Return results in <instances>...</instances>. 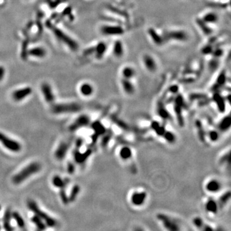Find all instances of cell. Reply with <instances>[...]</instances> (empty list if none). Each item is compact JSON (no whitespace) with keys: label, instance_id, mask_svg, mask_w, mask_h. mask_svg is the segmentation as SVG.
Instances as JSON below:
<instances>
[{"label":"cell","instance_id":"cell-1","mask_svg":"<svg viewBox=\"0 0 231 231\" xmlns=\"http://www.w3.org/2000/svg\"><path fill=\"white\" fill-rule=\"evenodd\" d=\"M41 166L39 162H33L30 163L13 177V183L16 185L21 184L33 174L38 173L41 170Z\"/></svg>","mask_w":231,"mask_h":231},{"label":"cell","instance_id":"cell-2","mask_svg":"<svg viewBox=\"0 0 231 231\" xmlns=\"http://www.w3.org/2000/svg\"><path fill=\"white\" fill-rule=\"evenodd\" d=\"M46 26L48 28L53 32V34L55 35L56 37L58 39V41H60L62 43H64L68 46L70 49L76 51L78 49V44L75 40L66 35L65 33H64L63 31L56 27L54 24H52L50 21H48L46 22Z\"/></svg>","mask_w":231,"mask_h":231},{"label":"cell","instance_id":"cell-3","mask_svg":"<svg viewBox=\"0 0 231 231\" xmlns=\"http://www.w3.org/2000/svg\"><path fill=\"white\" fill-rule=\"evenodd\" d=\"M27 207L32 213H34L35 215L37 216L39 218H40L42 220L44 221L47 226L54 227L57 225V221L52 217L50 216L48 214L42 211L39 207L37 204L32 200H30L27 202Z\"/></svg>","mask_w":231,"mask_h":231},{"label":"cell","instance_id":"cell-4","mask_svg":"<svg viewBox=\"0 0 231 231\" xmlns=\"http://www.w3.org/2000/svg\"><path fill=\"white\" fill-rule=\"evenodd\" d=\"M82 107L78 103H63L55 104L53 105L52 111L55 114H64V113H72L80 111Z\"/></svg>","mask_w":231,"mask_h":231},{"label":"cell","instance_id":"cell-5","mask_svg":"<svg viewBox=\"0 0 231 231\" xmlns=\"http://www.w3.org/2000/svg\"><path fill=\"white\" fill-rule=\"evenodd\" d=\"M0 143L7 150L12 152H19L21 150V145L20 143L15 140L10 139L2 132H0Z\"/></svg>","mask_w":231,"mask_h":231},{"label":"cell","instance_id":"cell-6","mask_svg":"<svg viewBox=\"0 0 231 231\" xmlns=\"http://www.w3.org/2000/svg\"><path fill=\"white\" fill-rule=\"evenodd\" d=\"M164 40H174L179 42L186 41L189 35L184 30H171L164 33Z\"/></svg>","mask_w":231,"mask_h":231},{"label":"cell","instance_id":"cell-7","mask_svg":"<svg viewBox=\"0 0 231 231\" xmlns=\"http://www.w3.org/2000/svg\"><path fill=\"white\" fill-rule=\"evenodd\" d=\"M100 32L104 35L119 36L125 33V29L120 25L106 24L101 27Z\"/></svg>","mask_w":231,"mask_h":231},{"label":"cell","instance_id":"cell-8","mask_svg":"<svg viewBox=\"0 0 231 231\" xmlns=\"http://www.w3.org/2000/svg\"><path fill=\"white\" fill-rule=\"evenodd\" d=\"M107 50V46L106 43H104V42H100L94 47L87 49L84 52V54L86 55H89L94 53L96 58L97 59H101L103 57L104 55L105 54Z\"/></svg>","mask_w":231,"mask_h":231},{"label":"cell","instance_id":"cell-9","mask_svg":"<svg viewBox=\"0 0 231 231\" xmlns=\"http://www.w3.org/2000/svg\"><path fill=\"white\" fill-rule=\"evenodd\" d=\"M90 123V118L86 115H81L69 126L70 131L74 132L81 127L88 125Z\"/></svg>","mask_w":231,"mask_h":231},{"label":"cell","instance_id":"cell-10","mask_svg":"<svg viewBox=\"0 0 231 231\" xmlns=\"http://www.w3.org/2000/svg\"><path fill=\"white\" fill-rule=\"evenodd\" d=\"M143 63L146 70L150 72H155L157 69V64L152 55L145 54L143 57Z\"/></svg>","mask_w":231,"mask_h":231},{"label":"cell","instance_id":"cell-11","mask_svg":"<svg viewBox=\"0 0 231 231\" xmlns=\"http://www.w3.org/2000/svg\"><path fill=\"white\" fill-rule=\"evenodd\" d=\"M32 89L30 87H26L22 89H19L14 91L12 93V98L15 101H19L24 100L25 98L29 96L32 94Z\"/></svg>","mask_w":231,"mask_h":231},{"label":"cell","instance_id":"cell-12","mask_svg":"<svg viewBox=\"0 0 231 231\" xmlns=\"http://www.w3.org/2000/svg\"><path fill=\"white\" fill-rule=\"evenodd\" d=\"M41 90L44 99L48 103H54L55 96L53 94L52 89L48 83H44L41 86Z\"/></svg>","mask_w":231,"mask_h":231},{"label":"cell","instance_id":"cell-13","mask_svg":"<svg viewBox=\"0 0 231 231\" xmlns=\"http://www.w3.org/2000/svg\"><path fill=\"white\" fill-rule=\"evenodd\" d=\"M91 154L92 150H91V149H88L84 153H81L79 151V149L76 148L74 152H73V156H74V159L76 162L80 164L85 162L88 159V157L91 156Z\"/></svg>","mask_w":231,"mask_h":231},{"label":"cell","instance_id":"cell-14","mask_svg":"<svg viewBox=\"0 0 231 231\" xmlns=\"http://www.w3.org/2000/svg\"><path fill=\"white\" fill-rule=\"evenodd\" d=\"M69 147L68 143L66 142H62L55 152V158L58 160H63L66 156Z\"/></svg>","mask_w":231,"mask_h":231},{"label":"cell","instance_id":"cell-15","mask_svg":"<svg viewBox=\"0 0 231 231\" xmlns=\"http://www.w3.org/2000/svg\"><path fill=\"white\" fill-rule=\"evenodd\" d=\"M112 53L116 58H122L125 53V48L122 41L117 40L114 42L112 48Z\"/></svg>","mask_w":231,"mask_h":231},{"label":"cell","instance_id":"cell-16","mask_svg":"<svg viewBox=\"0 0 231 231\" xmlns=\"http://www.w3.org/2000/svg\"><path fill=\"white\" fill-rule=\"evenodd\" d=\"M148 33L149 35H150L152 41H153L156 45H159L160 46V45L164 44V43L165 42L164 37L162 35H160L156 30L151 28V29H148Z\"/></svg>","mask_w":231,"mask_h":231},{"label":"cell","instance_id":"cell-17","mask_svg":"<svg viewBox=\"0 0 231 231\" xmlns=\"http://www.w3.org/2000/svg\"><path fill=\"white\" fill-rule=\"evenodd\" d=\"M157 217L162 222L164 227L167 228L168 229L171 230H177L179 229L177 225L166 216L163 215H158Z\"/></svg>","mask_w":231,"mask_h":231},{"label":"cell","instance_id":"cell-18","mask_svg":"<svg viewBox=\"0 0 231 231\" xmlns=\"http://www.w3.org/2000/svg\"><path fill=\"white\" fill-rule=\"evenodd\" d=\"M121 84L123 87V89L124 90L126 94H134L135 91V87L134 84H132L131 80L126 79V78H122L121 80Z\"/></svg>","mask_w":231,"mask_h":231},{"label":"cell","instance_id":"cell-19","mask_svg":"<svg viewBox=\"0 0 231 231\" xmlns=\"http://www.w3.org/2000/svg\"><path fill=\"white\" fill-rule=\"evenodd\" d=\"M12 217V211L10 209H7L4 213L3 218V224L4 229L7 231H11L14 230V228L10 225V219Z\"/></svg>","mask_w":231,"mask_h":231},{"label":"cell","instance_id":"cell-20","mask_svg":"<svg viewBox=\"0 0 231 231\" xmlns=\"http://www.w3.org/2000/svg\"><path fill=\"white\" fill-rule=\"evenodd\" d=\"M146 197V194L145 192L134 193L131 197L132 204L135 205H141L144 203Z\"/></svg>","mask_w":231,"mask_h":231},{"label":"cell","instance_id":"cell-21","mask_svg":"<svg viewBox=\"0 0 231 231\" xmlns=\"http://www.w3.org/2000/svg\"><path fill=\"white\" fill-rule=\"evenodd\" d=\"M136 74V71L133 67L127 66H125L122 70V75L123 78L131 80Z\"/></svg>","mask_w":231,"mask_h":231},{"label":"cell","instance_id":"cell-22","mask_svg":"<svg viewBox=\"0 0 231 231\" xmlns=\"http://www.w3.org/2000/svg\"><path fill=\"white\" fill-rule=\"evenodd\" d=\"M69 182V179H63L60 177L58 175H56L53 177L52 179V183L55 187L57 188H64Z\"/></svg>","mask_w":231,"mask_h":231},{"label":"cell","instance_id":"cell-23","mask_svg":"<svg viewBox=\"0 0 231 231\" xmlns=\"http://www.w3.org/2000/svg\"><path fill=\"white\" fill-rule=\"evenodd\" d=\"M202 19L207 24H215L218 21V16L215 12H208Z\"/></svg>","mask_w":231,"mask_h":231},{"label":"cell","instance_id":"cell-24","mask_svg":"<svg viewBox=\"0 0 231 231\" xmlns=\"http://www.w3.org/2000/svg\"><path fill=\"white\" fill-rule=\"evenodd\" d=\"M91 127L92 130L94 131V134H97L98 136L104 134L106 132L105 126L99 121H96V122L92 123L91 125Z\"/></svg>","mask_w":231,"mask_h":231},{"label":"cell","instance_id":"cell-25","mask_svg":"<svg viewBox=\"0 0 231 231\" xmlns=\"http://www.w3.org/2000/svg\"><path fill=\"white\" fill-rule=\"evenodd\" d=\"M31 221L33 224H34L36 227L37 228L38 230H44L46 229V225L44 223V221L42 220V219L39 218L37 216L34 215L31 218Z\"/></svg>","mask_w":231,"mask_h":231},{"label":"cell","instance_id":"cell-26","mask_svg":"<svg viewBox=\"0 0 231 231\" xmlns=\"http://www.w3.org/2000/svg\"><path fill=\"white\" fill-rule=\"evenodd\" d=\"M80 91L82 94H83L85 96H89L93 93V87L88 83L83 84L80 86Z\"/></svg>","mask_w":231,"mask_h":231},{"label":"cell","instance_id":"cell-27","mask_svg":"<svg viewBox=\"0 0 231 231\" xmlns=\"http://www.w3.org/2000/svg\"><path fill=\"white\" fill-rule=\"evenodd\" d=\"M28 53L35 57L43 58L46 55V52L43 48H35L30 50Z\"/></svg>","mask_w":231,"mask_h":231},{"label":"cell","instance_id":"cell-28","mask_svg":"<svg viewBox=\"0 0 231 231\" xmlns=\"http://www.w3.org/2000/svg\"><path fill=\"white\" fill-rule=\"evenodd\" d=\"M196 22H197V24L198 25L200 29L202 30V32L204 33V34L209 35L213 32L212 29H211V28L208 26V24H207L206 22H205L202 19H197Z\"/></svg>","mask_w":231,"mask_h":231},{"label":"cell","instance_id":"cell-29","mask_svg":"<svg viewBox=\"0 0 231 231\" xmlns=\"http://www.w3.org/2000/svg\"><path fill=\"white\" fill-rule=\"evenodd\" d=\"M213 99L216 103L217 105H218L219 111L221 112H224L225 110V103L223 98L220 96L219 94L216 93L214 95Z\"/></svg>","mask_w":231,"mask_h":231},{"label":"cell","instance_id":"cell-30","mask_svg":"<svg viewBox=\"0 0 231 231\" xmlns=\"http://www.w3.org/2000/svg\"><path fill=\"white\" fill-rule=\"evenodd\" d=\"M220 184L218 181H215V180L208 182L206 185V189L210 192H216L220 189Z\"/></svg>","mask_w":231,"mask_h":231},{"label":"cell","instance_id":"cell-31","mask_svg":"<svg viewBox=\"0 0 231 231\" xmlns=\"http://www.w3.org/2000/svg\"><path fill=\"white\" fill-rule=\"evenodd\" d=\"M12 216L13 217V218L15 219V221H16L17 224H18V227L19 228H21V229H23L25 227V222L24 219L22 218V217L21 216L20 214L18 212L14 211V212L12 213Z\"/></svg>","mask_w":231,"mask_h":231},{"label":"cell","instance_id":"cell-32","mask_svg":"<svg viewBox=\"0 0 231 231\" xmlns=\"http://www.w3.org/2000/svg\"><path fill=\"white\" fill-rule=\"evenodd\" d=\"M80 188L79 185L77 184L75 185L72 188V190L71 191V192H70V195L68 196L69 202H73L75 200L77 197L78 195V194L80 193Z\"/></svg>","mask_w":231,"mask_h":231},{"label":"cell","instance_id":"cell-33","mask_svg":"<svg viewBox=\"0 0 231 231\" xmlns=\"http://www.w3.org/2000/svg\"><path fill=\"white\" fill-rule=\"evenodd\" d=\"M218 207V204H217V203L213 199L209 200L207 202L206 205H205V208H206L207 211L213 213H216L217 212Z\"/></svg>","mask_w":231,"mask_h":231},{"label":"cell","instance_id":"cell-34","mask_svg":"<svg viewBox=\"0 0 231 231\" xmlns=\"http://www.w3.org/2000/svg\"><path fill=\"white\" fill-rule=\"evenodd\" d=\"M230 123H231L230 118L229 116L225 117L221 121L220 123H219V128L222 131L226 130L230 128Z\"/></svg>","mask_w":231,"mask_h":231},{"label":"cell","instance_id":"cell-35","mask_svg":"<svg viewBox=\"0 0 231 231\" xmlns=\"http://www.w3.org/2000/svg\"><path fill=\"white\" fill-rule=\"evenodd\" d=\"M230 198V191H228V192L224 194V195L219 198L218 203V206L219 208L223 207L224 205L227 204V202L229 200Z\"/></svg>","mask_w":231,"mask_h":231},{"label":"cell","instance_id":"cell-36","mask_svg":"<svg viewBox=\"0 0 231 231\" xmlns=\"http://www.w3.org/2000/svg\"><path fill=\"white\" fill-rule=\"evenodd\" d=\"M120 156L124 160H127L132 157V151L128 147H123L120 151Z\"/></svg>","mask_w":231,"mask_h":231},{"label":"cell","instance_id":"cell-37","mask_svg":"<svg viewBox=\"0 0 231 231\" xmlns=\"http://www.w3.org/2000/svg\"><path fill=\"white\" fill-rule=\"evenodd\" d=\"M158 112L159 114L160 115V116L163 119H169V118L170 117V116L167 110L165 109L164 105H162L160 103H159Z\"/></svg>","mask_w":231,"mask_h":231},{"label":"cell","instance_id":"cell-38","mask_svg":"<svg viewBox=\"0 0 231 231\" xmlns=\"http://www.w3.org/2000/svg\"><path fill=\"white\" fill-rule=\"evenodd\" d=\"M196 126L198 129V136L200 137V139L202 141H204L205 140V134H204V129H203V126L201 122L200 121H196Z\"/></svg>","mask_w":231,"mask_h":231},{"label":"cell","instance_id":"cell-39","mask_svg":"<svg viewBox=\"0 0 231 231\" xmlns=\"http://www.w3.org/2000/svg\"><path fill=\"white\" fill-rule=\"evenodd\" d=\"M59 195H60V197L61 198L62 202H63L64 204L67 205L69 204V197L67 195L66 191L64 190V188H61L60 190V193H59Z\"/></svg>","mask_w":231,"mask_h":231},{"label":"cell","instance_id":"cell-40","mask_svg":"<svg viewBox=\"0 0 231 231\" xmlns=\"http://www.w3.org/2000/svg\"><path fill=\"white\" fill-rule=\"evenodd\" d=\"M163 136H164L165 139L169 143H173L175 141V135L170 132L165 131L164 134H163Z\"/></svg>","mask_w":231,"mask_h":231},{"label":"cell","instance_id":"cell-41","mask_svg":"<svg viewBox=\"0 0 231 231\" xmlns=\"http://www.w3.org/2000/svg\"><path fill=\"white\" fill-rule=\"evenodd\" d=\"M111 133H108L105 134V136H103L102 140H101V145L103 146H105L107 145L108 144L109 141L111 139Z\"/></svg>","mask_w":231,"mask_h":231},{"label":"cell","instance_id":"cell-42","mask_svg":"<svg viewBox=\"0 0 231 231\" xmlns=\"http://www.w3.org/2000/svg\"><path fill=\"white\" fill-rule=\"evenodd\" d=\"M193 223L196 225V227L198 228H202L204 226V223H203V221L201 218H196L193 219Z\"/></svg>","mask_w":231,"mask_h":231},{"label":"cell","instance_id":"cell-43","mask_svg":"<svg viewBox=\"0 0 231 231\" xmlns=\"http://www.w3.org/2000/svg\"><path fill=\"white\" fill-rule=\"evenodd\" d=\"M67 171L68 173L69 174H73L74 173L75 171V166L73 164V163L72 162H68L67 166Z\"/></svg>","mask_w":231,"mask_h":231},{"label":"cell","instance_id":"cell-44","mask_svg":"<svg viewBox=\"0 0 231 231\" xmlns=\"http://www.w3.org/2000/svg\"><path fill=\"white\" fill-rule=\"evenodd\" d=\"M209 137L213 141H215L218 139V134L216 131H211L209 132Z\"/></svg>","mask_w":231,"mask_h":231},{"label":"cell","instance_id":"cell-45","mask_svg":"<svg viewBox=\"0 0 231 231\" xmlns=\"http://www.w3.org/2000/svg\"><path fill=\"white\" fill-rule=\"evenodd\" d=\"M84 144V140L83 139H82V138H78V139H77L76 141V143H75V146H76V148L77 149H79L82 147V146Z\"/></svg>","mask_w":231,"mask_h":231},{"label":"cell","instance_id":"cell-46","mask_svg":"<svg viewBox=\"0 0 231 231\" xmlns=\"http://www.w3.org/2000/svg\"><path fill=\"white\" fill-rule=\"evenodd\" d=\"M156 132H157V134L159 135V136H163V134L165 132V128L164 126H159L158 128H157Z\"/></svg>","mask_w":231,"mask_h":231},{"label":"cell","instance_id":"cell-47","mask_svg":"<svg viewBox=\"0 0 231 231\" xmlns=\"http://www.w3.org/2000/svg\"><path fill=\"white\" fill-rule=\"evenodd\" d=\"M4 75H5V69L3 67L0 66V81L3 78Z\"/></svg>","mask_w":231,"mask_h":231},{"label":"cell","instance_id":"cell-48","mask_svg":"<svg viewBox=\"0 0 231 231\" xmlns=\"http://www.w3.org/2000/svg\"><path fill=\"white\" fill-rule=\"evenodd\" d=\"M98 136H98V135H97V134H96L92 135V137H91V138H92V142L93 143H95L96 142V141H97V140H98Z\"/></svg>","mask_w":231,"mask_h":231},{"label":"cell","instance_id":"cell-49","mask_svg":"<svg viewBox=\"0 0 231 231\" xmlns=\"http://www.w3.org/2000/svg\"><path fill=\"white\" fill-rule=\"evenodd\" d=\"M170 91L172 92H173V93H175V92H177V91H178V87H177V86L171 87Z\"/></svg>","mask_w":231,"mask_h":231},{"label":"cell","instance_id":"cell-50","mask_svg":"<svg viewBox=\"0 0 231 231\" xmlns=\"http://www.w3.org/2000/svg\"><path fill=\"white\" fill-rule=\"evenodd\" d=\"M1 210V205H0V211Z\"/></svg>","mask_w":231,"mask_h":231},{"label":"cell","instance_id":"cell-51","mask_svg":"<svg viewBox=\"0 0 231 231\" xmlns=\"http://www.w3.org/2000/svg\"><path fill=\"white\" fill-rule=\"evenodd\" d=\"M0 229H1V226H0Z\"/></svg>","mask_w":231,"mask_h":231}]
</instances>
